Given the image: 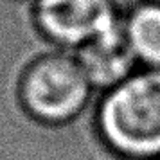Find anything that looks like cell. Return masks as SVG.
Instances as JSON below:
<instances>
[{
    "label": "cell",
    "mask_w": 160,
    "mask_h": 160,
    "mask_svg": "<svg viewBox=\"0 0 160 160\" xmlns=\"http://www.w3.org/2000/svg\"><path fill=\"white\" fill-rule=\"evenodd\" d=\"M97 130L126 160H160V70L140 67L99 95Z\"/></svg>",
    "instance_id": "6da1fadb"
},
{
    "label": "cell",
    "mask_w": 160,
    "mask_h": 160,
    "mask_svg": "<svg viewBox=\"0 0 160 160\" xmlns=\"http://www.w3.org/2000/svg\"><path fill=\"white\" fill-rule=\"evenodd\" d=\"M151 2H160V0H151Z\"/></svg>",
    "instance_id": "8992f818"
},
{
    "label": "cell",
    "mask_w": 160,
    "mask_h": 160,
    "mask_svg": "<svg viewBox=\"0 0 160 160\" xmlns=\"http://www.w3.org/2000/svg\"><path fill=\"white\" fill-rule=\"evenodd\" d=\"M74 56L92 88L99 94L117 87L140 68L126 38L124 22L117 29L81 45L74 51Z\"/></svg>",
    "instance_id": "277c9868"
},
{
    "label": "cell",
    "mask_w": 160,
    "mask_h": 160,
    "mask_svg": "<svg viewBox=\"0 0 160 160\" xmlns=\"http://www.w3.org/2000/svg\"><path fill=\"white\" fill-rule=\"evenodd\" d=\"M99 94L72 51L59 49L38 58L25 70L20 99L27 113L47 124H65L79 117Z\"/></svg>",
    "instance_id": "7a4b0ae2"
},
{
    "label": "cell",
    "mask_w": 160,
    "mask_h": 160,
    "mask_svg": "<svg viewBox=\"0 0 160 160\" xmlns=\"http://www.w3.org/2000/svg\"><path fill=\"white\" fill-rule=\"evenodd\" d=\"M124 31L138 65L160 70V2H135L124 13Z\"/></svg>",
    "instance_id": "5b68a950"
},
{
    "label": "cell",
    "mask_w": 160,
    "mask_h": 160,
    "mask_svg": "<svg viewBox=\"0 0 160 160\" xmlns=\"http://www.w3.org/2000/svg\"><path fill=\"white\" fill-rule=\"evenodd\" d=\"M34 18L52 43L74 52L117 29L124 11L117 0H34Z\"/></svg>",
    "instance_id": "3957f363"
}]
</instances>
